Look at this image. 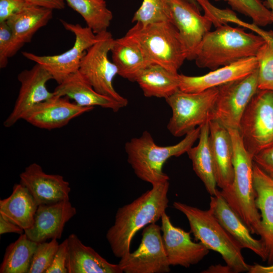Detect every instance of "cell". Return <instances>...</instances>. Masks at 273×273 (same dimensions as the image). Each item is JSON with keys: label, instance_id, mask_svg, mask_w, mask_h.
<instances>
[{"label": "cell", "instance_id": "obj_1", "mask_svg": "<svg viewBox=\"0 0 273 273\" xmlns=\"http://www.w3.org/2000/svg\"><path fill=\"white\" fill-rule=\"evenodd\" d=\"M152 188L131 203L117 210L106 239L115 256L120 258L130 252L131 241L141 229L156 223L168 206L169 180L152 185Z\"/></svg>", "mask_w": 273, "mask_h": 273}, {"label": "cell", "instance_id": "obj_2", "mask_svg": "<svg viewBox=\"0 0 273 273\" xmlns=\"http://www.w3.org/2000/svg\"><path fill=\"white\" fill-rule=\"evenodd\" d=\"M260 35L224 24L209 31L197 49L195 61L201 68L213 70L254 57L265 43Z\"/></svg>", "mask_w": 273, "mask_h": 273}, {"label": "cell", "instance_id": "obj_3", "mask_svg": "<svg viewBox=\"0 0 273 273\" xmlns=\"http://www.w3.org/2000/svg\"><path fill=\"white\" fill-rule=\"evenodd\" d=\"M200 126L187 134L178 143L160 146L156 144L148 131L133 138L125 144L127 162L134 174L141 180L152 185L166 180L169 176L163 171L165 162L172 157L187 153L199 139Z\"/></svg>", "mask_w": 273, "mask_h": 273}, {"label": "cell", "instance_id": "obj_4", "mask_svg": "<svg viewBox=\"0 0 273 273\" xmlns=\"http://www.w3.org/2000/svg\"><path fill=\"white\" fill-rule=\"evenodd\" d=\"M228 130L233 146L234 180L231 187L220 191V193L251 234L260 236L261 216L255 204L253 157L245 149L239 130Z\"/></svg>", "mask_w": 273, "mask_h": 273}, {"label": "cell", "instance_id": "obj_5", "mask_svg": "<svg viewBox=\"0 0 273 273\" xmlns=\"http://www.w3.org/2000/svg\"><path fill=\"white\" fill-rule=\"evenodd\" d=\"M173 207L187 217L191 232L209 250L218 253L233 272L248 271L240 244L224 229L211 211L175 201Z\"/></svg>", "mask_w": 273, "mask_h": 273}, {"label": "cell", "instance_id": "obj_6", "mask_svg": "<svg viewBox=\"0 0 273 273\" xmlns=\"http://www.w3.org/2000/svg\"><path fill=\"white\" fill-rule=\"evenodd\" d=\"M126 34L139 43L152 63L171 72L177 73L187 60L178 30L171 22L146 25L136 23Z\"/></svg>", "mask_w": 273, "mask_h": 273}, {"label": "cell", "instance_id": "obj_7", "mask_svg": "<svg viewBox=\"0 0 273 273\" xmlns=\"http://www.w3.org/2000/svg\"><path fill=\"white\" fill-rule=\"evenodd\" d=\"M218 93V87L198 93L178 89L165 99L172 115L167 125L175 137L186 135L209 121Z\"/></svg>", "mask_w": 273, "mask_h": 273}, {"label": "cell", "instance_id": "obj_8", "mask_svg": "<svg viewBox=\"0 0 273 273\" xmlns=\"http://www.w3.org/2000/svg\"><path fill=\"white\" fill-rule=\"evenodd\" d=\"M238 130L252 157L273 146V91L258 90L242 116Z\"/></svg>", "mask_w": 273, "mask_h": 273}, {"label": "cell", "instance_id": "obj_9", "mask_svg": "<svg viewBox=\"0 0 273 273\" xmlns=\"http://www.w3.org/2000/svg\"><path fill=\"white\" fill-rule=\"evenodd\" d=\"M97 35V41L86 51L78 71L96 91L126 107L128 100L118 94L113 85L118 70L113 62L109 59L108 54L114 38L108 31Z\"/></svg>", "mask_w": 273, "mask_h": 273}, {"label": "cell", "instance_id": "obj_10", "mask_svg": "<svg viewBox=\"0 0 273 273\" xmlns=\"http://www.w3.org/2000/svg\"><path fill=\"white\" fill-rule=\"evenodd\" d=\"M60 20L64 27L75 36V41L71 49L62 54L50 56H39L27 52L22 53L25 58L47 69L58 84L78 71L86 51L98 40L97 34L87 26Z\"/></svg>", "mask_w": 273, "mask_h": 273}, {"label": "cell", "instance_id": "obj_11", "mask_svg": "<svg viewBox=\"0 0 273 273\" xmlns=\"http://www.w3.org/2000/svg\"><path fill=\"white\" fill-rule=\"evenodd\" d=\"M257 69L244 78L218 87L210 120L216 121L228 129H239L245 109L259 89Z\"/></svg>", "mask_w": 273, "mask_h": 273}, {"label": "cell", "instance_id": "obj_12", "mask_svg": "<svg viewBox=\"0 0 273 273\" xmlns=\"http://www.w3.org/2000/svg\"><path fill=\"white\" fill-rule=\"evenodd\" d=\"M138 248L120 258L119 265L125 273H167L170 270L163 243L161 226H146Z\"/></svg>", "mask_w": 273, "mask_h": 273}, {"label": "cell", "instance_id": "obj_13", "mask_svg": "<svg viewBox=\"0 0 273 273\" xmlns=\"http://www.w3.org/2000/svg\"><path fill=\"white\" fill-rule=\"evenodd\" d=\"M20 83L18 95L10 115L3 123L10 127L26 115L37 105L54 96L47 87V82L53 79L52 76L41 65L35 64L29 69L22 71L18 75Z\"/></svg>", "mask_w": 273, "mask_h": 273}, {"label": "cell", "instance_id": "obj_14", "mask_svg": "<svg viewBox=\"0 0 273 273\" xmlns=\"http://www.w3.org/2000/svg\"><path fill=\"white\" fill-rule=\"evenodd\" d=\"M171 22L178 30L187 54V60H194L199 44L210 31L211 20L184 0H167Z\"/></svg>", "mask_w": 273, "mask_h": 273}, {"label": "cell", "instance_id": "obj_15", "mask_svg": "<svg viewBox=\"0 0 273 273\" xmlns=\"http://www.w3.org/2000/svg\"><path fill=\"white\" fill-rule=\"evenodd\" d=\"M163 243L169 264L186 268L198 263L209 252L201 243L195 242L191 232L174 226L165 212L161 218Z\"/></svg>", "mask_w": 273, "mask_h": 273}, {"label": "cell", "instance_id": "obj_16", "mask_svg": "<svg viewBox=\"0 0 273 273\" xmlns=\"http://www.w3.org/2000/svg\"><path fill=\"white\" fill-rule=\"evenodd\" d=\"M20 183L25 187L38 205L69 200V183L61 175L48 174L33 163L20 174Z\"/></svg>", "mask_w": 273, "mask_h": 273}, {"label": "cell", "instance_id": "obj_17", "mask_svg": "<svg viewBox=\"0 0 273 273\" xmlns=\"http://www.w3.org/2000/svg\"><path fill=\"white\" fill-rule=\"evenodd\" d=\"M76 214L69 200L38 206L32 226L24 233L37 243L51 239H60L65 224Z\"/></svg>", "mask_w": 273, "mask_h": 273}, {"label": "cell", "instance_id": "obj_18", "mask_svg": "<svg viewBox=\"0 0 273 273\" xmlns=\"http://www.w3.org/2000/svg\"><path fill=\"white\" fill-rule=\"evenodd\" d=\"M69 99L54 95L34 107L23 120L36 127L52 130L66 125L73 119L94 109L81 107Z\"/></svg>", "mask_w": 273, "mask_h": 273}, {"label": "cell", "instance_id": "obj_19", "mask_svg": "<svg viewBox=\"0 0 273 273\" xmlns=\"http://www.w3.org/2000/svg\"><path fill=\"white\" fill-rule=\"evenodd\" d=\"M258 68L255 56L241 59L200 76L179 74V90L198 93L244 78Z\"/></svg>", "mask_w": 273, "mask_h": 273}, {"label": "cell", "instance_id": "obj_20", "mask_svg": "<svg viewBox=\"0 0 273 273\" xmlns=\"http://www.w3.org/2000/svg\"><path fill=\"white\" fill-rule=\"evenodd\" d=\"M209 210L224 229L240 244L242 248L250 250L266 261L267 255L261 239L254 238L249 228L232 209L218 191L210 196Z\"/></svg>", "mask_w": 273, "mask_h": 273}, {"label": "cell", "instance_id": "obj_21", "mask_svg": "<svg viewBox=\"0 0 273 273\" xmlns=\"http://www.w3.org/2000/svg\"><path fill=\"white\" fill-rule=\"evenodd\" d=\"M255 204L261 216L260 239L265 247L268 264H273V175L253 162Z\"/></svg>", "mask_w": 273, "mask_h": 273}, {"label": "cell", "instance_id": "obj_22", "mask_svg": "<svg viewBox=\"0 0 273 273\" xmlns=\"http://www.w3.org/2000/svg\"><path fill=\"white\" fill-rule=\"evenodd\" d=\"M53 11L49 8L27 3L6 21L13 33L7 52L8 59L15 55L25 43L30 42L34 34L49 23L52 18Z\"/></svg>", "mask_w": 273, "mask_h": 273}, {"label": "cell", "instance_id": "obj_23", "mask_svg": "<svg viewBox=\"0 0 273 273\" xmlns=\"http://www.w3.org/2000/svg\"><path fill=\"white\" fill-rule=\"evenodd\" d=\"M209 142L217 186L221 190L226 189L232 185L234 175L233 142L228 129L210 120Z\"/></svg>", "mask_w": 273, "mask_h": 273}, {"label": "cell", "instance_id": "obj_24", "mask_svg": "<svg viewBox=\"0 0 273 273\" xmlns=\"http://www.w3.org/2000/svg\"><path fill=\"white\" fill-rule=\"evenodd\" d=\"M56 96L66 97L73 100L78 106L83 107L99 106L117 112L125 107L122 104L104 95L92 87L79 71L70 75L53 92Z\"/></svg>", "mask_w": 273, "mask_h": 273}, {"label": "cell", "instance_id": "obj_25", "mask_svg": "<svg viewBox=\"0 0 273 273\" xmlns=\"http://www.w3.org/2000/svg\"><path fill=\"white\" fill-rule=\"evenodd\" d=\"M67 239L68 273H122L118 264L110 263L93 248L82 243L76 235Z\"/></svg>", "mask_w": 273, "mask_h": 273}, {"label": "cell", "instance_id": "obj_26", "mask_svg": "<svg viewBox=\"0 0 273 273\" xmlns=\"http://www.w3.org/2000/svg\"><path fill=\"white\" fill-rule=\"evenodd\" d=\"M110 52L118 75L130 81L134 82L139 73L152 64L139 43L126 34L114 39Z\"/></svg>", "mask_w": 273, "mask_h": 273}, {"label": "cell", "instance_id": "obj_27", "mask_svg": "<svg viewBox=\"0 0 273 273\" xmlns=\"http://www.w3.org/2000/svg\"><path fill=\"white\" fill-rule=\"evenodd\" d=\"M38 205L27 188L16 184L11 195L0 200V214L24 230L31 228Z\"/></svg>", "mask_w": 273, "mask_h": 273}, {"label": "cell", "instance_id": "obj_28", "mask_svg": "<svg viewBox=\"0 0 273 273\" xmlns=\"http://www.w3.org/2000/svg\"><path fill=\"white\" fill-rule=\"evenodd\" d=\"M134 82L146 97L166 99L179 89V74L157 64H151L143 69Z\"/></svg>", "mask_w": 273, "mask_h": 273}, {"label": "cell", "instance_id": "obj_29", "mask_svg": "<svg viewBox=\"0 0 273 273\" xmlns=\"http://www.w3.org/2000/svg\"><path fill=\"white\" fill-rule=\"evenodd\" d=\"M198 145L187 152L191 160L193 169L203 183L210 196H215L218 190L214 175L209 142V121L200 126Z\"/></svg>", "mask_w": 273, "mask_h": 273}, {"label": "cell", "instance_id": "obj_30", "mask_svg": "<svg viewBox=\"0 0 273 273\" xmlns=\"http://www.w3.org/2000/svg\"><path fill=\"white\" fill-rule=\"evenodd\" d=\"M38 243L24 233L6 249L0 266L1 273H28Z\"/></svg>", "mask_w": 273, "mask_h": 273}, {"label": "cell", "instance_id": "obj_31", "mask_svg": "<svg viewBox=\"0 0 273 273\" xmlns=\"http://www.w3.org/2000/svg\"><path fill=\"white\" fill-rule=\"evenodd\" d=\"M84 20L86 26L98 34L107 30L113 19L105 0H64Z\"/></svg>", "mask_w": 273, "mask_h": 273}, {"label": "cell", "instance_id": "obj_32", "mask_svg": "<svg viewBox=\"0 0 273 273\" xmlns=\"http://www.w3.org/2000/svg\"><path fill=\"white\" fill-rule=\"evenodd\" d=\"M227 3L232 9L249 17L253 24L265 27L273 23V17L269 9L260 0H214Z\"/></svg>", "mask_w": 273, "mask_h": 273}, {"label": "cell", "instance_id": "obj_33", "mask_svg": "<svg viewBox=\"0 0 273 273\" xmlns=\"http://www.w3.org/2000/svg\"><path fill=\"white\" fill-rule=\"evenodd\" d=\"M168 21L171 17L167 0H143L131 20L143 25Z\"/></svg>", "mask_w": 273, "mask_h": 273}, {"label": "cell", "instance_id": "obj_34", "mask_svg": "<svg viewBox=\"0 0 273 273\" xmlns=\"http://www.w3.org/2000/svg\"><path fill=\"white\" fill-rule=\"evenodd\" d=\"M258 87L273 91V45L265 41L258 51Z\"/></svg>", "mask_w": 273, "mask_h": 273}, {"label": "cell", "instance_id": "obj_35", "mask_svg": "<svg viewBox=\"0 0 273 273\" xmlns=\"http://www.w3.org/2000/svg\"><path fill=\"white\" fill-rule=\"evenodd\" d=\"M59 245L56 239L38 243L28 273H46L52 263Z\"/></svg>", "mask_w": 273, "mask_h": 273}, {"label": "cell", "instance_id": "obj_36", "mask_svg": "<svg viewBox=\"0 0 273 273\" xmlns=\"http://www.w3.org/2000/svg\"><path fill=\"white\" fill-rule=\"evenodd\" d=\"M13 38L12 31L7 21L0 22V68L8 63L7 52Z\"/></svg>", "mask_w": 273, "mask_h": 273}, {"label": "cell", "instance_id": "obj_37", "mask_svg": "<svg viewBox=\"0 0 273 273\" xmlns=\"http://www.w3.org/2000/svg\"><path fill=\"white\" fill-rule=\"evenodd\" d=\"M67 239L59 244L51 266L46 273H68L66 261L68 253Z\"/></svg>", "mask_w": 273, "mask_h": 273}, {"label": "cell", "instance_id": "obj_38", "mask_svg": "<svg viewBox=\"0 0 273 273\" xmlns=\"http://www.w3.org/2000/svg\"><path fill=\"white\" fill-rule=\"evenodd\" d=\"M27 4L25 0H0V22L7 21Z\"/></svg>", "mask_w": 273, "mask_h": 273}, {"label": "cell", "instance_id": "obj_39", "mask_svg": "<svg viewBox=\"0 0 273 273\" xmlns=\"http://www.w3.org/2000/svg\"><path fill=\"white\" fill-rule=\"evenodd\" d=\"M253 160L263 170L273 175V146L256 154Z\"/></svg>", "mask_w": 273, "mask_h": 273}, {"label": "cell", "instance_id": "obj_40", "mask_svg": "<svg viewBox=\"0 0 273 273\" xmlns=\"http://www.w3.org/2000/svg\"><path fill=\"white\" fill-rule=\"evenodd\" d=\"M27 3L54 10H61L65 6L64 0H25Z\"/></svg>", "mask_w": 273, "mask_h": 273}, {"label": "cell", "instance_id": "obj_41", "mask_svg": "<svg viewBox=\"0 0 273 273\" xmlns=\"http://www.w3.org/2000/svg\"><path fill=\"white\" fill-rule=\"evenodd\" d=\"M9 233L22 234L24 233V230L0 214V235Z\"/></svg>", "mask_w": 273, "mask_h": 273}, {"label": "cell", "instance_id": "obj_42", "mask_svg": "<svg viewBox=\"0 0 273 273\" xmlns=\"http://www.w3.org/2000/svg\"><path fill=\"white\" fill-rule=\"evenodd\" d=\"M245 28L250 29L261 36L265 41L273 45V34L271 31H266L254 24L246 23Z\"/></svg>", "mask_w": 273, "mask_h": 273}, {"label": "cell", "instance_id": "obj_43", "mask_svg": "<svg viewBox=\"0 0 273 273\" xmlns=\"http://www.w3.org/2000/svg\"><path fill=\"white\" fill-rule=\"evenodd\" d=\"M249 273H273V264L264 266L259 264L250 265Z\"/></svg>", "mask_w": 273, "mask_h": 273}, {"label": "cell", "instance_id": "obj_44", "mask_svg": "<svg viewBox=\"0 0 273 273\" xmlns=\"http://www.w3.org/2000/svg\"><path fill=\"white\" fill-rule=\"evenodd\" d=\"M203 272H222V273H228V272H233L231 269L226 266H221L220 265H216L211 266Z\"/></svg>", "mask_w": 273, "mask_h": 273}, {"label": "cell", "instance_id": "obj_45", "mask_svg": "<svg viewBox=\"0 0 273 273\" xmlns=\"http://www.w3.org/2000/svg\"><path fill=\"white\" fill-rule=\"evenodd\" d=\"M187 3H189L191 5H192L195 8H196L197 10L200 11V9H201L199 4L197 3V2L196 0H184Z\"/></svg>", "mask_w": 273, "mask_h": 273}, {"label": "cell", "instance_id": "obj_46", "mask_svg": "<svg viewBox=\"0 0 273 273\" xmlns=\"http://www.w3.org/2000/svg\"><path fill=\"white\" fill-rule=\"evenodd\" d=\"M265 5L268 9L270 11L273 17V0H265ZM273 34V31H271Z\"/></svg>", "mask_w": 273, "mask_h": 273}]
</instances>
